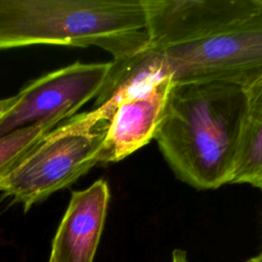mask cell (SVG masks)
<instances>
[{
	"instance_id": "1",
	"label": "cell",
	"mask_w": 262,
	"mask_h": 262,
	"mask_svg": "<svg viewBox=\"0 0 262 262\" xmlns=\"http://www.w3.org/2000/svg\"><path fill=\"white\" fill-rule=\"evenodd\" d=\"M244 111L243 84L173 82L154 139L175 176L199 190L229 184Z\"/></svg>"
},
{
	"instance_id": "2",
	"label": "cell",
	"mask_w": 262,
	"mask_h": 262,
	"mask_svg": "<svg viewBox=\"0 0 262 262\" xmlns=\"http://www.w3.org/2000/svg\"><path fill=\"white\" fill-rule=\"evenodd\" d=\"M143 0H0V50L96 46L113 61L149 47Z\"/></svg>"
},
{
	"instance_id": "3",
	"label": "cell",
	"mask_w": 262,
	"mask_h": 262,
	"mask_svg": "<svg viewBox=\"0 0 262 262\" xmlns=\"http://www.w3.org/2000/svg\"><path fill=\"white\" fill-rule=\"evenodd\" d=\"M106 129L107 122L97 107L64 121L0 179V194L28 211L70 186L98 164Z\"/></svg>"
},
{
	"instance_id": "4",
	"label": "cell",
	"mask_w": 262,
	"mask_h": 262,
	"mask_svg": "<svg viewBox=\"0 0 262 262\" xmlns=\"http://www.w3.org/2000/svg\"><path fill=\"white\" fill-rule=\"evenodd\" d=\"M150 48L173 82L245 84L262 72V0L198 40Z\"/></svg>"
},
{
	"instance_id": "5",
	"label": "cell",
	"mask_w": 262,
	"mask_h": 262,
	"mask_svg": "<svg viewBox=\"0 0 262 262\" xmlns=\"http://www.w3.org/2000/svg\"><path fill=\"white\" fill-rule=\"evenodd\" d=\"M112 61L74 62L24 87L15 102L0 117V137L41 122L67 121L96 98L108 77Z\"/></svg>"
},
{
	"instance_id": "6",
	"label": "cell",
	"mask_w": 262,
	"mask_h": 262,
	"mask_svg": "<svg viewBox=\"0 0 262 262\" xmlns=\"http://www.w3.org/2000/svg\"><path fill=\"white\" fill-rule=\"evenodd\" d=\"M172 83L171 77L164 78L115 104L98 164L120 162L155 138Z\"/></svg>"
},
{
	"instance_id": "7",
	"label": "cell",
	"mask_w": 262,
	"mask_h": 262,
	"mask_svg": "<svg viewBox=\"0 0 262 262\" xmlns=\"http://www.w3.org/2000/svg\"><path fill=\"white\" fill-rule=\"evenodd\" d=\"M108 184L98 179L71 200L52 241L53 262H93L110 202Z\"/></svg>"
},
{
	"instance_id": "8",
	"label": "cell",
	"mask_w": 262,
	"mask_h": 262,
	"mask_svg": "<svg viewBox=\"0 0 262 262\" xmlns=\"http://www.w3.org/2000/svg\"><path fill=\"white\" fill-rule=\"evenodd\" d=\"M245 111L229 184L262 191V72L243 84Z\"/></svg>"
},
{
	"instance_id": "9",
	"label": "cell",
	"mask_w": 262,
	"mask_h": 262,
	"mask_svg": "<svg viewBox=\"0 0 262 262\" xmlns=\"http://www.w3.org/2000/svg\"><path fill=\"white\" fill-rule=\"evenodd\" d=\"M58 124L41 122L0 137V179L11 171Z\"/></svg>"
},
{
	"instance_id": "10",
	"label": "cell",
	"mask_w": 262,
	"mask_h": 262,
	"mask_svg": "<svg viewBox=\"0 0 262 262\" xmlns=\"http://www.w3.org/2000/svg\"><path fill=\"white\" fill-rule=\"evenodd\" d=\"M171 262H188L187 253L181 249H175L172 252V261Z\"/></svg>"
},
{
	"instance_id": "11",
	"label": "cell",
	"mask_w": 262,
	"mask_h": 262,
	"mask_svg": "<svg viewBox=\"0 0 262 262\" xmlns=\"http://www.w3.org/2000/svg\"><path fill=\"white\" fill-rule=\"evenodd\" d=\"M14 102H15V96L0 99V117H1L9 107H11Z\"/></svg>"
},
{
	"instance_id": "12",
	"label": "cell",
	"mask_w": 262,
	"mask_h": 262,
	"mask_svg": "<svg viewBox=\"0 0 262 262\" xmlns=\"http://www.w3.org/2000/svg\"><path fill=\"white\" fill-rule=\"evenodd\" d=\"M246 262H262V251H260V253L258 255L248 259Z\"/></svg>"
},
{
	"instance_id": "13",
	"label": "cell",
	"mask_w": 262,
	"mask_h": 262,
	"mask_svg": "<svg viewBox=\"0 0 262 262\" xmlns=\"http://www.w3.org/2000/svg\"><path fill=\"white\" fill-rule=\"evenodd\" d=\"M48 262H53V261H52V260H51V259H50V258H49V260H48Z\"/></svg>"
}]
</instances>
